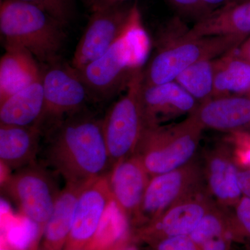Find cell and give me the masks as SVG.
I'll list each match as a JSON object with an SVG mask.
<instances>
[{
    "label": "cell",
    "mask_w": 250,
    "mask_h": 250,
    "mask_svg": "<svg viewBox=\"0 0 250 250\" xmlns=\"http://www.w3.org/2000/svg\"><path fill=\"white\" fill-rule=\"evenodd\" d=\"M215 205L205 187L170 207L155 220L138 228L132 234L133 239L149 245L170 237L189 236L204 215Z\"/></svg>",
    "instance_id": "11"
},
{
    "label": "cell",
    "mask_w": 250,
    "mask_h": 250,
    "mask_svg": "<svg viewBox=\"0 0 250 250\" xmlns=\"http://www.w3.org/2000/svg\"><path fill=\"white\" fill-rule=\"evenodd\" d=\"M108 176L113 202L130 225L136 228L146 189L152 177L136 155L117 163Z\"/></svg>",
    "instance_id": "14"
},
{
    "label": "cell",
    "mask_w": 250,
    "mask_h": 250,
    "mask_svg": "<svg viewBox=\"0 0 250 250\" xmlns=\"http://www.w3.org/2000/svg\"><path fill=\"white\" fill-rule=\"evenodd\" d=\"M143 81L142 70L133 77L125 95L113 104L103 120L111 169L119 161L134 155L147 127L141 99Z\"/></svg>",
    "instance_id": "6"
},
{
    "label": "cell",
    "mask_w": 250,
    "mask_h": 250,
    "mask_svg": "<svg viewBox=\"0 0 250 250\" xmlns=\"http://www.w3.org/2000/svg\"><path fill=\"white\" fill-rule=\"evenodd\" d=\"M233 212L243 230L248 250H250V199L242 197L233 208Z\"/></svg>",
    "instance_id": "29"
},
{
    "label": "cell",
    "mask_w": 250,
    "mask_h": 250,
    "mask_svg": "<svg viewBox=\"0 0 250 250\" xmlns=\"http://www.w3.org/2000/svg\"><path fill=\"white\" fill-rule=\"evenodd\" d=\"M4 187L22 215L36 223L42 232L60 192L50 174L35 163L10 175Z\"/></svg>",
    "instance_id": "9"
},
{
    "label": "cell",
    "mask_w": 250,
    "mask_h": 250,
    "mask_svg": "<svg viewBox=\"0 0 250 250\" xmlns=\"http://www.w3.org/2000/svg\"><path fill=\"white\" fill-rule=\"evenodd\" d=\"M49 134L46 163L65 184L83 187L111 167L103 121L90 113L68 116Z\"/></svg>",
    "instance_id": "1"
},
{
    "label": "cell",
    "mask_w": 250,
    "mask_h": 250,
    "mask_svg": "<svg viewBox=\"0 0 250 250\" xmlns=\"http://www.w3.org/2000/svg\"><path fill=\"white\" fill-rule=\"evenodd\" d=\"M1 250H13L11 248H9L7 245L5 244L4 243H1Z\"/></svg>",
    "instance_id": "36"
},
{
    "label": "cell",
    "mask_w": 250,
    "mask_h": 250,
    "mask_svg": "<svg viewBox=\"0 0 250 250\" xmlns=\"http://www.w3.org/2000/svg\"><path fill=\"white\" fill-rule=\"evenodd\" d=\"M113 202L108 174L85 184L77 198L71 231L64 249L86 250Z\"/></svg>",
    "instance_id": "12"
},
{
    "label": "cell",
    "mask_w": 250,
    "mask_h": 250,
    "mask_svg": "<svg viewBox=\"0 0 250 250\" xmlns=\"http://www.w3.org/2000/svg\"><path fill=\"white\" fill-rule=\"evenodd\" d=\"M64 27L36 5L22 0L1 1L0 32L4 45L27 49L42 63L59 62L66 40Z\"/></svg>",
    "instance_id": "3"
},
{
    "label": "cell",
    "mask_w": 250,
    "mask_h": 250,
    "mask_svg": "<svg viewBox=\"0 0 250 250\" xmlns=\"http://www.w3.org/2000/svg\"><path fill=\"white\" fill-rule=\"evenodd\" d=\"M41 235L39 227L23 215L22 219H14L4 227L3 243L13 250H30Z\"/></svg>",
    "instance_id": "24"
},
{
    "label": "cell",
    "mask_w": 250,
    "mask_h": 250,
    "mask_svg": "<svg viewBox=\"0 0 250 250\" xmlns=\"http://www.w3.org/2000/svg\"><path fill=\"white\" fill-rule=\"evenodd\" d=\"M238 54L250 62V36L237 48Z\"/></svg>",
    "instance_id": "33"
},
{
    "label": "cell",
    "mask_w": 250,
    "mask_h": 250,
    "mask_svg": "<svg viewBox=\"0 0 250 250\" xmlns=\"http://www.w3.org/2000/svg\"><path fill=\"white\" fill-rule=\"evenodd\" d=\"M62 250H75V249H62Z\"/></svg>",
    "instance_id": "37"
},
{
    "label": "cell",
    "mask_w": 250,
    "mask_h": 250,
    "mask_svg": "<svg viewBox=\"0 0 250 250\" xmlns=\"http://www.w3.org/2000/svg\"><path fill=\"white\" fill-rule=\"evenodd\" d=\"M39 6L65 26L73 16V0H22Z\"/></svg>",
    "instance_id": "26"
},
{
    "label": "cell",
    "mask_w": 250,
    "mask_h": 250,
    "mask_svg": "<svg viewBox=\"0 0 250 250\" xmlns=\"http://www.w3.org/2000/svg\"><path fill=\"white\" fill-rule=\"evenodd\" d=\"M88 1H91L92 4H94V3H95V0H88Z\"/></svg>",
    "instance_id": "38"
},
{
    "label": "cell",
    "mask_w": 250,
    "mask_h": 250,
    "mask_svg": "<svg viewBox=\"0 0 250 250\" xmlns=\"http://www.w3.org/2000/svg\"><path fill=\"white\" fill-rule=\"evenodd\" d=\"M250 93V62L238 54L237 48L215 59L212 97Z\"/></svg>",
    "instance_id": "22"
},
{
    "label": "cell",
    "mask_w": 250,
    "mask_h": 250,
    "mask_svg": "<svg viewBox=\"0 0 250 250\" xmlns=\"http://www.w3.org/2000/svg\"><path fill=\"white\" fill-rule=\"evenodd\" d=\"M44 109L42 77L0 103V124H39Z\"/></svg>",
    "instance_id": "21"
},
{
    "label": "cell",
    "mask_w": 250,
    "mask_h": 250,
    "mask_svg": "<svg viewBox=\"0 0 250 250\" xmlns=\"http://www.w3.org/2000/svg\"><path fill=\"white\" fill-rule=\"evenodd\" d=\"M195 37L250 36V0L233 1L212 11L186 31Z\"/></svg>",
    "instance_id": "17"
},
{
    "label": "cell",
    "mask_w": 250,
    "mask_h": 250,
    "mask_svg": "<svg viewBox=\"0 0 250 250\" xmlns=\"http://www.w3.org/2000/svg\"><path fill=\"white\" fill-rule=\"evenodd\" d=\"M131 6L123 3L95 6L72 60L81 70L100 58L121 36L129 18Z\"/></svg>",
    "instance_id": "10"
},
{
    "label": "cell",
    "mask_w": 250,
    "mask_h": 250,
    "mask_svg": "<svg viewBox=\"0 0 250 250\" xmlns=\"http://www.w3.org/2000/svg\"><path fill=\"white\" fill-rule=\"evenodd\" d=\"M203 130L191 116L174 124L147 126L134 155L151 177L175 170L196 158Z\"/></svg>",
    "instance_id": "5"
},
{
    "label": "cell",
    "mask_w": 250,
    "mask_h": 250,
    "mask_svg": "<svg viewBox=\"0 0 250 250\" xmlns=\"http://www.w3.org/2000/svg\"><path fill=\"white\" fill-rule=\"evenodd\" d=\"M141 99L147 126L162 125L179 117L188 116L199 105L175 81L157 85L143 83Z\"/></svg>",
    "instance_id": "15"
},
{
    "label": "cell",
    "mask_w": 250,
    "mask_h": 250,
    "mask_svg": "<svg viewBox=\"0 0 250 250\" xmlns=\"http://www.w3.org/2000/svg\"><path fill=\"white\" fill-rule=\"evenodd\" d=\"M205 187L202 164L196 158L175 170L153 176L146 189L136 228L150 223Z\"/></svg>",
    "instance_id": "8"
},
{
    "label": "cell",
    "mask_w": 250,
    "mask_h": 250,
    "mask_svg": "<svg viewBox=\"0 0 250 250\" xmlns=\"http://www.w3.org/2000/svg\"><path fill=\"white\" fill-rule=\"evenodd\" d=\"M223 141L228 145L231 156L239 170H250V131L228 133Z\"/></svg>",
    "instance_id": "25"
},
{
    "label": "cell",
    "mask_w": 250,
    "mask_h": 250,
    "mask_svg": "<svg viewBox=\"0 0 250 250\" xmlns=\"http://www.w3.org/2000/svg\"><path fill=\"white\" fill-rule=\"evenodd\" d=\"M84 187V186H83ZM83 187L65 184L42 231L44 250H62L71 231L77 198Z\"/></svg>",
    "instance_id": "20"
},
{
    "label": "cell",
    "mask_w": 250,
    "mask_h": 250,
    "mask_svg": "<svg viewBox=\"0 0 250 250\" xmlns=\"http://www.w3.org/2000/svg\"><path fill=\"white\" fill-rule=\"evenodd\" d=\"M126 0H95L93 7L95 6H104V5H111L124 3Z\"/></svg>",
    "instance_id": "35"
},
{
    "label": "cell",
    "mask_w": 250,
    "mask_h": 250,
    "mask_svg": "<svg viewBox=\"0 0 250 250\" xmlns=\"http://www.w3.org/2000/svg\"><path fill=\"white\" fill-rule=\"evenodd\" d=\"M176 12L187 19L195 22L207 16L209 12L201 0H166Z\"/></svg>",
    "instance_id": "27"
},
{
    "label": "cell",
    "mask_w": 250,
    "mask_h": 250,
    "mask_svg": "<svg viewBox=\"0 0 250 250\" xmlns=\"http://www.w3.org/2000/svg\"><path fill=\"white\" fill-rule=\"evenodd\" d=\"M233 243H236L229 236H220L206 241L199 247L200 250H231Z\"/></svg>",
    "instance_id": "30"
},
{
    "label": "cell",
    "mask_w": 250,
    "mask_h": 250,
    "mask_svg": "<svg viewBox=\"0 0 250 250\" xmlns=\"http://www.w3.org/2000/svg\"><path fill=\"white\" fill-rule=\"evenodd\" d=\"M201 1L210 14L212 11L233 1V0H201Z\"/></svg>",
    "instance_id": "32"
},
{
    "label": "cell",
    "mask_w": 250,
    "mask_h": 250,
    "mask_svg": "<svg viewBox=\"0 0 250 250\" xmlns=\"http://www.w3.org/2000/svg\"><path fill=\"white\" fill-rule=\"evenodd\" d=\"M0 60V103L41 80L44 70L27 49L4 45Z\"/></svg>",
    "instance_id": "19"
},
{
    "label": "cell",
    "mask_w": 250,
    "mask_h": 250,
    "mask_svg": "<svg viewBox=\"0 0 250 250\" xmlns=\"http://www.w3.org/2000/svg\"><path fill=\"white\" fill-rule=\"evenodd\" d=\"M215 59H204L195 62L174 80L199 104L213 95Z\"/></svg>",
    "instance_id": "23"
},
{
    "label": "cell",
    "mask_w": 250,
    "mask_h": 250,
    "mask_svg": "<svg viewBox=\"0 0 250 250\" xmlns=\"http://www.w3.org/2000/svg\"><path fill=\"white\" fill-rule=\"evenodd\" d=\"M203 129L228 133L250 131V97L230 95L212 97L191 114Z\"/></svg>",
    "instance_id": "16"
},
{
    "label": "cell",
    "mask_w": 250,
    "mask_h": 250,
    "mask_svg": "<svg viewBox=\"0 0 250 250\" xmlns=\"http://www.w3.org/2000/svg\"><path fill=\"white\" fill-rule=\"evenodd\" d=\"M238 182L243 196L250 199V170H239Z\"/></svg>",
    "instance_id": "31"
},
{
    "label": "cell",
    "mask_w": 250,
    "mask_h": 250,
    "mask_svg": "<svg viewBox=\"0 0 250 250\" xmlns=\"http://www.w3.org/2000/svg\"><path fill=\"white\" fill-rule=\"evenodd\" d=\"M148 250H200L189 236L170 237L148 245Z\"/></svg>",
    "instance_id": "28"
},
{
    "label": "cell",
    "mask_w": 250,
    "mask_h": 250,
    "mask_svg": "<svg viewBox=\"0 0 250 250\" xmlns=\"http://www.w3.org/2000/svg\"><path fill=\"white\" fill-rule=\"evenodd\" d=\"M248 96H250V93L249 94V95H248Z\"/></svg>",
    "instance_id": "40"
},
{
    "label": "cell",
    "mask_w": 250,
    "mask_h": 250,
    "mask_svg": "<svg viewBox=\"0 0 250 250\" xmlns=\"http://www.w3.org/2000/svg\"><path fill=\"white\" fill-rule=\"evenodd\" d=\"M44 70V109L39 125L42 132L50 131L75 113L83 111L89 92L80 72L72 65L59 62Z\"/></svg>",
    "instance_id": "7"
},
{
    "label": "cell",
    "mask_w": 250,
    "mask_h": 250,
    "mask_svg": "<svg viewBox=\"0 0 250 250\" xmlns=\"http://www.w3.org/2000/svg\"><path fill=\"white\" fill-rule=\"evenodd\" d=\"M42 129L38 125L0 124V159L8 168L19 170L35 164Z\"/></svg>",
    "instance_id": "18"
},
{
    "label": "cell",
    "mask_w": 250,
    "mask_h": 250,
    "mask_svg": "<svg viewBox=\"0 0 250 250\" xmlns=\"http://www.w3.org/2000/svg\"><path fill=\"white\" fill-rule=\"evenodd\" d=\"M233 1H240V0H233Z\"/></svg>",
    "instance_id": "39"
},
{
    "label": "cell",
    "mask_w": 250,
    "mask_h": 250,
    "mask_svg": "<svg viewBox=\"0 0 250 250\" xmlns=\"http://www.w3.org/2000/svg\"><path fill=\"white\" fill-rule=\"evenodd\" d=\"M202 166L210 196L219 207L233 209L243 197L238 182L239 169L223 140L205 151Z\"/></svg>",
    "instance_id": "13"
},
{
    "label": "cell",
    "mask_w": 250,
    "mask_h": 250,
    "mask_svg": "<svg viewBox=\"0 0 250 250\" xmlns=\"http://www.w3.org/2000/svg\"><path fill=\"white\" fill-rule=\"evenodd\" d=\"M150 49V38L135 3L119 39L100 58L78 70L90 98L106 100L126 89L133 77L143 70Z\"/></svg>",
    "instance_id": "2"
},
{
    "label": "cell",
    "mask_w": 250,
    "mask_h": 250,
    "mask_svg": "<svg viewBox=\"0 0 250 250\" xmlns=\"http://www.w3.org/2000/svg\"><path fill=\"white\" fill-rule=\"evenodd\" d=\"M113 250H139V248L137 242L135 241L132 238V239L130 240L127 243Z\"/></svg>",
    "instance_id": "34"
},
{
    "label": "cell",
    "mask_w": 250,
    "mask_h": 250,
    "mask_svg": "<svg viewBox=\"0 0 250 250\" xmlns=\"http://www.w3.org/2000/svg\"><path fill=\"white\" fill-rule=\"evenodd\" d=\"M181 29L172 36L164 34L153 58L143 70L144 85H157L176 80L187 68L204 59H214L238 48L244 39L236 36L195 37Z\"/></svg>",
    "instance_id": "4"
}]
</instances>
